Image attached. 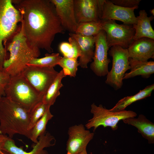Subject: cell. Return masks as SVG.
<instances>
[{
    "instance_id": "6da1fadb",
    "label": "cell",
    "mask_w": 154,
    "mask_h": 154,
    "mask_svg": "<svg viewBox=\"0 0 154 154\" xmlns=\"http://www.w3.org/2000/svg\"><path fill=\"white\" fill-rule=\"evenodd\" d=\"M20 11L25 34L29 44L49 53L56 34L64 33L63 27L50 0H12Z\"/></svg>"
},
{
    "instance_id": "7a4b0ae2",
    "label": "cell",
    "mask_w": 154,
    "mask_h": 154,
    "mask_svg": "<svg viewBox=\"0 0 154 154\" xmlns=\"http://www.w3.org/2000/svg\"><path fill=\"white\" fill-rule=\"evenodd\" d=\"M9 52L8 58L3 64V70L10 76L21 74L32 59L40 54V49L31 46L25 36L21 23L20 29L12 38L6 49Z\"/></svg>"
},
{
    "instance_id": "3957f363",
    "label": "cell",
    "mask_w": 154,
    "mask_h": 154,
    "mask_svg": "<svg viewBox=\"0 0 154 154\" xmlns=\"http://www.w3.org/2000/svg\"><path fill=\"white\" fill-rule=\"evenodd\" d=\"M30 112L17 103L5 96L0 104V131L12 138L18 134L30 139L29 130Z\"/></svg>"
},
{
    "instance_id": "277c9868",
    "label": "cell",
    "mask_w": 154,
    "mask_h": 154,
    "mask_svg": "<svg viewBox=\"0 0 154 154\" xmlns=\"http://www.w3.org/2000/svg\"><path fill=\"white\" fill-rule=\"evenodd\" d=\"M5 97L17 103L29 112L43 96L40 94L21 73L11 76L5 89Z\"/></svg>"
},
{
    "instance_id": "5b68a950",
    "label": "cell",
    "mask_w": 154,
    "mask_h": 154,
    "mask_svg": "<svg viewBox=\"0 0 154 154\" xmlns=\"http://www.w3.org/2000/svg\"><path fill=\"white\" fill-rule=\"evenodd\" d=\"M22 21L20 11L13 5L12 0H0V64L6 59L3 42L12 38L19 30Z\"/></svg>"
},
{
    "instance_id": "8992f818",
    "label": "cell",
    "mask_w": 154,
    "mask_h": 154,
    "mask_svg": "<svg viewBox=\"0 0 154 154\" xmlns=\"http://www.w3.org/2000/svg\"><path fill=\"white\" fill-rule=\"evenodd\" d=\"M91 113L93 117L89 120L85 126L87 129L93 128L94 131L100 126L110 127L114 131L118 127L117 124L121 120L129 117H135L137 113L131 110H124L112 112L106 109L102 104L97 106L94 103L91 105Z\"/></svg>"
},
{
    "instance_id": "52a82bcc",
    "label": "cell",
    "mask_w": 154,
    "mask_h": 154,
    "mask_svg": "<svg viewBox=\"0 0 154 154\" xmlns=\"http://www.w3.org/2000/svg\"><path fill=\"white\" fill-rule=\"evenodd\" d=\"M108 54L112 58V65L105 82L117 90L122 87L124 75L130 69L129 55L127 49L117 45L111 47Z\"/></svg>"
},
{
    "instance_id": "ba28073f",
    "label": "cell",
    "mask_w": 154,
    "mask_h": 154,
    "mask_svg": "<svg viewBox=\"0 0 154 154\" xmlns=\"http://www.w3.org/2000/svg\"><path fill=\"white\" fill-rule=\"evenodd\" d=\"M109 48L115 45L127 49L133 40L135 31L133 25L118 24L115 20H102Z\"/></svg>"
},
{
    "instance_id": "9c48e42d",
    "label": "cell",
    "mask_w": 154,
    "mask_h": 154,
    "mask_svg": "<svg viewBox=\"0 0 154 154\" xmlns=\"http://www.w3.org/2000/svg\"><path fill=\"white\" fill-rule=\"evenodd\" d=\"M58 72L53 67L27 66L21 73L37 92L43 96Z\"/></svg>"
},
{
    "instance_id": "30bf717a",
    "label": "cell",
    "mask_w": 154,
    "mask_h": 154,
    "mask_svg": "<svg viewBox=\"0 0 154 154\" xmlns=\"http://www.w3.org/2000/svg\"><path fill=\"white\" fill-rule=\"evenodd\" d=\"M101 20H117L123 24L134 25L137 22L134 11L138 7L128 8L114 4L110 0H99Z\"/></svg>"
},
{
    "instance_id": "8fae6325",
    "label": "cell",
    "mask_w": 154,
    "mask_h": 154,
    "mask_svg": "<svg viewBox=\"0 0 154 154\" xmlns=\"http://www.w3.org/2000/svg\"><path fill=\"white\" fill-rule=\"evenodd\" d=\"M95 47L93 61L90 64V68L96 76H104L109 71L108 66L111 60L108 57L109 48L103 30L95 36Z\"/></svg>"
},
{
    "instance_id": "7c38bea8",
    "label": "cell",
    "mask_w": 154,
    "mask_h": 154,
    "mask_svg": "<svg viewBox=\"0 0 154 154\" xmlns=\"http://www.w3.org/2000/svg\"><path fill=\"white\" fill-rule=\"evenodd\" d=\"M68 133V138L66 144V154H79L86 148L94 135V133L86 130L82 124L70 126Z\"/></svg>"
},
{
    "instance_id": "4fadbf2b",
    "label": "cell",
    "mask_w": 154,
    "mask_h": 154,
    "mask_svg": "<svg viewBox=\"0 0 154 154\" xmlns=\"http://www.w3.org/2000/svg\"><path fill=\"white\" fill-rule=\"evenodd\" d=\"M54 139L49 133L46 132L39 137L38 142L33 146L32 150L28 152L17 146L15 141L8 137L2 146L1 150L6 154H49L44 149L54 146L55 143L52 142Z\"/></svg>"
},
{
    "instance_id": "5bb4252c",
    "label": "cell",
    "mask_w": 154,
    "mask_h": 154,
    "mask_svg": "<svg viewBox=\"0 0 154 154\" xmlns=\"http://www.w3.org/2000/svg\"><path fill=\"white\" fill-rule=\"evenodd\" d=\"M74 5L75 18L78 24L101 20L98 0H74Z\"/></svg>"
},
{
    "instance_id": "9a60e30c",
    "label": "cell",
    "mask_w": 154,
    "mask_h": 154,
    "mask_svg": "<svg viewBox=\"0 0 154 154\" xmlns=\"http://www.w3.org/2000/svg\"><path fill=\"white\" fill-rule=\"evenodd\" d=\"M55 7L61 24L65 30L75 33L77 23L75 15L74 0H50Z\"/></svg>"
},
{
    "instance_id": "2e32d148",
    "label": "cell",
    "mask_w": 154,
    "mask_h": 154,
    "mask_svg": "<svg viewBox=\"0 0 154 154\" xmlns=\"http://www.w3.org/2000/svg\"><path fill=\"white\" fill-rule=\"evenodd\" d=\"M127 49L129 58L132 60L148 61L154 58V40L143 37L133 40Z\"/></svg>"
},
{
    "instance_id": "e0dca14e",
    "label": "cell",
    "mask_w": 154,
    "mask_h": 154,
    "mask_svg": "<svg viewBox=\"0 0 154 154\" xmlns=\"http://www.w3.org/2000/svg\"><path fill=\"white\" fill-rule=\"evenodd\" d=\"M69 35L75 39L80 49L81 55L78 61L79 65L82 68H87L88 63L92 61L93 57L95 36L84 37L71 33Z\"/></svg>"
},
{
    "instance_id": "ac0fdd59",
    "label": "cell",
    "mask_w": 154,
    "mask_h": 154,
    "mask_svg": "<svg viewBox=\"0 0 154 154\" xmlns=\"http://www.w3.org/2000/svg\"><path fill=\"white\" fill-rule=\"evenodd\" d=\"M122 121L125 123L136 127L138 132L147 140L149 144L154 143V123L144 115L141 114L137 118L129 117Z\"/></svg>"
},
{
    "instance_id": "d6986e66",
    "label": "cell",
    "mask_w": 154,
    "mask_h": 154,
    "mask_svg": "<svg viewBox=\"0 0 154 154\" xmlns=\"http://www.w3.org/2000/svg\"><path fill=\"white\" fill-rule=\"evenodd\" d=\"M139 14V16L136 17V23L133 25L135 31L133 40L143 37L154 40V31L151 24L154 19L153 16L148 17L144 10H140Z\"/></svg>"
},
{
    "instance_id": "ffe728a7",
    "label": "cell",
    "mask_w": 154,
    "mask_h": 154,
    "mask_svg": "<svg viewBox=\"0 0 154 154\" xmlns=\"http://www.w3.org/2000/svg\"><path fill=\"white\" fill-rule=\"evenodd\" d=\"M130 71L125 73L123 80L128 79L137 76L144 78H149L154 73V62L141 61L132 60L129 58Z\"/></svg>"
},
{
    "instance_id": "44dd1931",
    "label": "cell",
    "mask_w": 154,
    "mask_h": 154,
    "mask_svg": "<svg viewBox=\"0 0 154 154\" xmlns=\"http://www.w3.org/2000/svg\"><path fill=\"white\" fill-rule=\"evenodd\" d=\"M154 90V84L147 86L136 94L124 97L119 100L115 106L110 110L112 112H119L125 110L131 104L150 96Z\"/></svg>"
},
{
    "instance_id": "7402d4cb",
    "label": "cell",
    "mask_w": 154,
    "mask_h": 154,
    "mask_svg": "<svg viewBox=\"0 0 154 154\" xmlns=\"http://www.w3.org/2000/svg\"><path fill=\"white\" fill-rule=\"evenodd\" d=\"M66 76L62 70H61L43 96L42 102L47 107L53 105L60 95V90L63 86L62 81Z\"/></svg>"
},
{
    "instance_id": "603a6c76",
    "label": "cell",
    "mask_w": 154,
    "mask_h": 154,
    "mask_svg": "<svg viewBox=\"0 0 154 154\" xmlns=\"http://www.w3.org/2000/svg\"><path fill=\"white\" fill-rule=\"evenodd\" d=\"M50 108L47 107L44 114L31 130L30 139L35 144L38 142L39 137L46 133L47 124L53 117L50 112Z\"/></svg>"
},
{
    "instance_id": "cb8c5ba5",
    "label": "cell",
    "mask_w": 154,
    "mask_h": 154,
    "mask_svg": "<svg viewBox=\"0 0 154 154\" xmlns=\"http://www.w3.org/2000/svg\"><path fill=\"white\" fill-rule=\"evenodd\" d=\"M103 30L102 20L89 21L78 24L74 33L84 37L94 36Z\"/></svg>"
},
{
    "instance_id": "d4e9b609",
    "label": "cell",
    "mask_w": 154,
    "mask_h": 154,
    "mask_svg": "<svg viewBox=\"0 0 154 154\" xmlns=\"http://www.w3.org/2000/svg\"><path fill=\"white\" fill-rule=\"evenodd\" d=\"M68 41L69 42H61L59 45V50L64 57L77 59L81 55L79 45L75 39L72 37H70Z\"/></svg>"
},
{
    "instance_id": "484cf974",
    "label": "cell",
    "mask_w": 154,
    "mask_h": 154,
    "mask_svg": "<svg viewBox=\"0 0 154 154\" xmlns=\"http://www.w3.org/2000/svg\"><path fill=\"white\" fill-rule=\"evenodd\" d=\"M62 57L59 53H46L43 57L32 59L27 66L54 68L58 65Z\"/></svg>"
},
{
    "instance_id": "4316f807",
    "label": "cell",
    "mask_w": 154,
    "mask_h": 154,
    "mask_svg": "<svg viewBox=\"0 0 154 154\" xmlns=\"http://www.w3.org/2000/svg\"><path fill=\"white\" fill-rule=\"evenodd\" d=\"M58 65L62 68V70L65 76L75 77L79 66L77 59L62 57Z\"/></svg>"
},
{
    "instance_id": "83f0119b",
    "label": "cell",
    "mask_w": 154,
    "mask_h": 154,
    "mask_svg": "<svg viewBox=\"0 0 154 154\" xmlns=\"http://www.w3.org/2000/svg\"><path fill=\"white\" fill-rule=\"evenodd\" d=\"M47 107L42 102L37 105L30 112L29 130L31 131L35 125L44 114Z\"/></svg>"
},
{
    "instance_id": "f1b7e54d",
    "label": "cell",
    "mask_w": 154,
    "mask_h": 154,
    "mask_svg": "<svg viewBox=\"0 0 154 154\" xmlns=\"http://www.w3.org/2000/svg\"><path fill=\"white\" fill-rule=\"evenodd\" d=\"M113 4L124 7L131 8L138 7L141 0H110Z\"/></svg>"
},
{
    "instance_id": "f546056e",
    "label": "cell",
    "mask_w": 154,
    "mask_h": 154,
    "mask_svg": "<svg viewBox=\"0 0 154 154\" xmlns=\"http://www.w3.org/2000/svg\"><path fill=\"white\" fill-rule=\"evenodd\" d=\"M10 76L6 72L0 71V95L5 96V89L10 80Z\"/></svg>"
},
{
    "instance_id": "4dcf8cb0",
    "label": "cell",
    "mask_w": 154,
    "mask_h": 154,
    "mask_svg": "<svg viewBox=\"0 0 154 154\" xmlns=\"http://www.w3.org/2000/svg\"><path fill=\"white\" fill-rule=\"evenodd\" d=\"M8 137V136L6 135L0 134V153L4 154V153L1 150V147Z\"/></svg>"
},
{
    "instance_id": "1f68e13d",
    "label": "cell",
    "mask_w": 154,
    "mask_h": 154,
    "mask_svg": "<svg viewBox=\"0 0 154 154\" xmlns=\"http://www.w3.org/2000/svg\"><path fill=\"white\" fill-rule=\"evenodd\" d=\"M78 154H88L86 149H84Z\"/></svg>"
},
{
    "instance_id": "d6a6232c",
    "label": "cell",
    "mask_w": 154,
    "mask_h": 154,
    "mask_svg": "<svg viewBox=\"0 0 154 154\" xmlns=\"http://www.w3.org/2000/svg\"><path fill=\"white\" fill-rule=\"evenodd\" d=\"M150 13L152 15H154V9H152L150 10Z\"/></svg>"
},
{
    "instance_id": "836d02e7",
    "label": "cell",
    "mask_w": 154,
    "mask_h": 154,
    "mask_svg": "<svg viewBox=\"0 0 154 154\" xmlns=\"http://www.w3.org/2000/svg\"><path fill=\"white\" fill-rule=\"evenodd\" d=\"M2 97V96H1L0 95V104L1 102V100ZM0 134H1V133L0 131Z\"/></svg>"
},
{
    "instance_id": "e575fe53",
    "label": "cell",
    "mask_w": 154,
    "mask_h": 154,
    "mask_svg": "<svg viewBox=\"0 0 154 154\" xmlns=\"http://www.w3.org/2000/svg\"><path fill=\"white\" fill-rule=\"evenodd\" d=\"M0 154H5V153H4V154H2V153H0Z\"/></svg>"
}]
</instances>
